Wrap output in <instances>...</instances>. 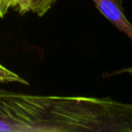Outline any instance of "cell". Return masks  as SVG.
<instances>
[{
  "mask_svg": "<svg viewBox=\"0 0 132 132\" xmlns=\"http://www.w3.org/2000/svg\"><path fill=\"white\" fill-rule=\"evenodd\" d=\"M101 12L119 31L132 42V24L127 18L121 0H92Z\"/></svg>",
  "mask_w": 132,
  "mask_h": 132,
  "instance_id": "1",
  "label": "cell"
},
{
  "mask_svg": "<svg viewBox=\"0 0 132 132\" xmlns=\"http://www.w3.org/2000/svg\"><path fill=\"white\" fill-rule=\"evenodd\" d=\"M10 9L18 12L21 15L29 13L31 10V0H4L3 10L5 15Z\"/></svg>",
  "mask_w": 132,
  "mask_h": 132,
  "instance_id": "2",
  "label": "cell"
},
{
  "mask_svg": "<svg viewBox=\"0 0 132 132\" xmlns=\"http://www.w3.org/2000/svg\"><path fill=\"white\" fill-rule=\"evenodd\" d=\"M10 82H16L21 84L28 85V82L26 80L19 76L17 73L12 72L11 70L5 67L4 65L0 64V83H10Z\"/></svg>",
  "mask_w": 132,
  "mask_h": 132,
  "instance_id": "3",
  "label": "cell"
},
{
  "mask_svg": "<svg viewBox=\"0 0 132 132\" xmlns=\"http://www.w3.org/2000/svg\"><path fill=\"white\" fill-rule=\"evenodd\" d=\"M56 2L57 0H31L30 12L35 13L40 17L44 16Z\"/></svg>",
  "mask_w": 132,
  "mask_h": 132,
  "instance_id": "4",
  "label": "cell"
},
{
  "mask_svg": "<svg viewBox=\"0 0 132 132\" xmlns=\"http://www.w3.org/2000/svg\"><path fill=\"white\" fill-rule=\"evenodd\" d=\"M129 74L130 76L132 77V66L131 67H128V68H123L121 70H118L115 71V72H111L108 74V75H105V76H112V75H119V74Z\"/></svg>",
  "mask_w": 132,
  "mask_h": 132,
  "instance_id": "5",
  "label": "cell"
},
{
  "mask_svg": "<svg viewBox=\"0 0 132 132\" xmlns=\"http://www.w3.org/2000/svg\"><path fill=\"white\" fill-rule=\"evenodd\" d=\"M3 3H4V0H0V19H2L5 17V13L4 10H3Z\"/></svg>",
  "mask_w": 132,
  "mask_h": 132,
  "instance_id": "6",
  "label": "cell"
}]
</instances>
